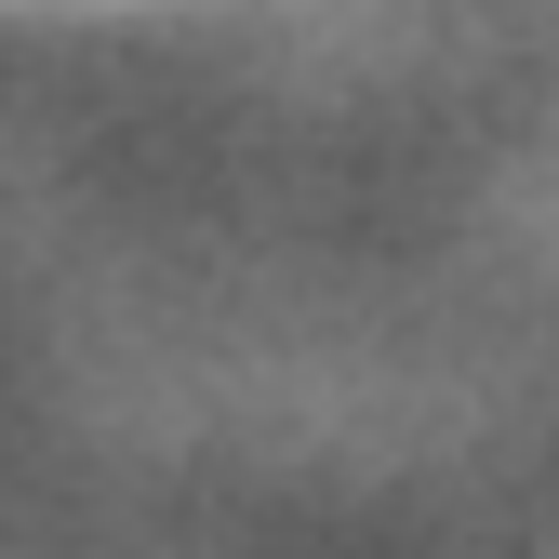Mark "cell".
Returning a JSON list of instances; mask_svg holds the SVG:
<instances>
[]
</instances>
